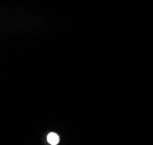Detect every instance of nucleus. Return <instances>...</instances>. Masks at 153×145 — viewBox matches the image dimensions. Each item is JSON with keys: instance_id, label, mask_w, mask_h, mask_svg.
I'll list each match as a JSON object with an SVG mask.
<instances>
[{"instance_id": "f257e3e1", "label": "nucleus", "mask_w": 153, "mask_h": 145, "mask_svg": "<svg viewBox=\"0 0 153 145\" xmlns=\"http://www.w3.org/2000/svg\"><path fill=\"white\" fill-rule=\"evenodd\" d=\"M47 142L52 145L58 144V143H59V136H58L56 134H54V132H51V134H48V136H47Z\"/></svg>"}]
</instances>
